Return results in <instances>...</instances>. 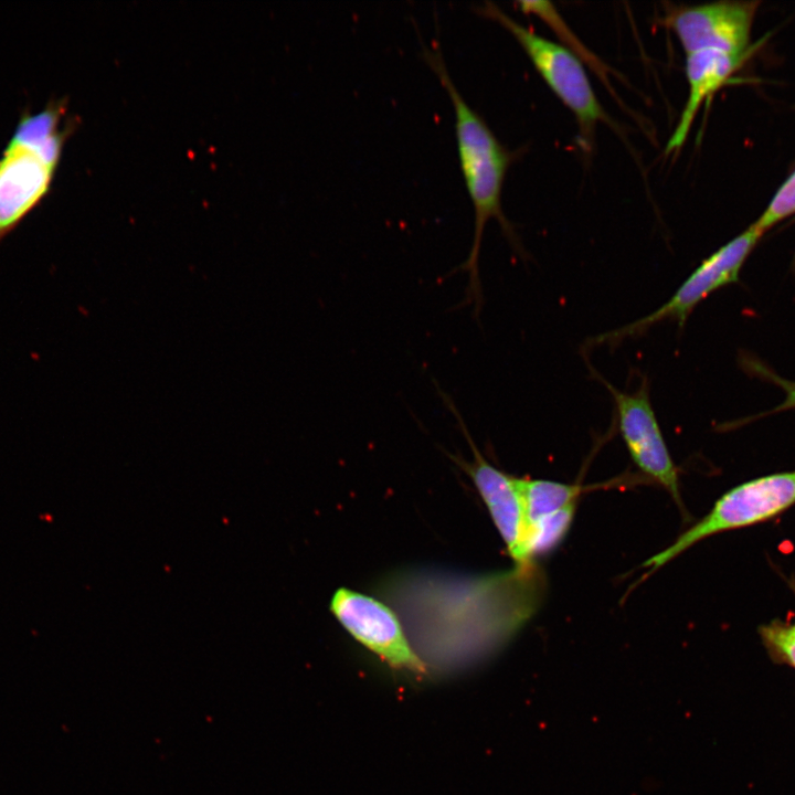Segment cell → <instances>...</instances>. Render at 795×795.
I'll return each mask as SVG.
<instances>
[{"mask_svg":"<svg viewBox=\"0 0 795 795\" xmlns=\"http://www.w3.org/2000/svg\"><path fill=\"white\" fill-rule=\"evenodd\" d=\"M399 602L425 655L478 658L505 646L538 612L547 577L538 563L484 576L400 581Z\"/></svg>","mask_w":795,"mask_h":795,"instance_id":"1","label":"cell"},{"mask_svg":"<svg viewBox=\"0 0 795 795\" xmlns=\"http://www.w3.org/2000/svg\"><path fill=\"white\" fill-rule=\"evenodd\" d=\"M422 54L447 92L454 108L459 166L474 208L475 219L469 254L451 274L458 271L468 273L465 298L457 307L474 305L473 314L478 319L484 304L478 264L484 230L488 222L491 219L497 220L511 245L520 248L515 230L501 209L504 181L513 156L458 91L448 73L442 53L422 45Z\"/></svg>","mask_w":795,"mask_h":795,"instance_id":"2","label":"cell"},{"mask_svg":"<svg viewBox=\"0 0 795 795\" xmlns=\"http://www.w3.org/2000/svg\"><path fill=\"white\" fill-rule=\"evenodd\" d=\"M65 99H52L38 113L22 114L0 156V242L49 193L63 146L73 131Z\"/></svg>","mask_w":795,"mask_h":795,"instance_id":"3","label":"cell"},{"mask_svg":"<svg viewBox=\"0 0 795 795\" xmlns=\"http://www.w3.org/2000/svg\"><path fill=\"white\" fill-rule=\"evenodd\" d=\"M795 505V470L762 476L723 494L712 509L644 564L651 573L711 536L774 518Z\"/></svg>","mask_w":795,"mask_h":795,"instance_id":"4","label":"cell"},{"mask_svg":"<svg viewBox=\"0 0 795 795\" xmlns=\"http://www.w3.org/2000/svg\"><path fill=\"white\" fill-rule=\"evenodd\" d=\"M475 9L480 15L497 21L513 35L542 80L574 114L582 134L589 135L598 121L608 120L575 54L515 21L490 1Z\"/></svg>","mask_w":795,"mask_h":795,"instance_id":"5","label":"cell"},{"mask_svg":"<svg viewBox=\"0 0 795 795\" xmlns=\"http://www.w3.org/2000/svg\"><path fill=\"white\" fill-rule=\"evenodd\" d=\"M762 236L753 224L750 225L703 259L664 305L645 317L594 337L589 347L617 344L625 339L642 336L651 326L666 320L675 321L682 328L699 303L717 289L739 279L743 264Z\"/></svg>","mask_w":795,"mask_h":795,"instance_id":"6","label":"cell"},{"mask_svg":"<svg viewBox=\"0 0 795 795\" xmlns=\"http://www.w3.org/2000/svg\"><path fill=\"white\" fill-rule=\"evenodd\" d=\"M598 378L613 396L619 433L634 464L662 486L682 508L678 468L651 406L647 381H643L635 392H624Z\"/></svg>","mask_w":795,"mask_h":795,"instance_id":"7","label":"cell"},{"mask_svg":"<svg viewBox=\"0 0 795 795\" xmlns=\"http://www.w3.org/2000/svg\"><path fill=\"white\" fill-rule=\"evenodd\" d=\"M330 611L352 637L391 667L416 675L426 672L399 618L382 602L341 587L332 595Z\"/></svg>","mask_w":795,"mask_h":795,"instance_id":"8","label":"cell"},{"mask_svg":"<svg viewBox=\"0 0 795 795\" xmlns=\"http://www.w3.org/2000/svg\"><path fill=\"white\" fill-rule=\"evenodd\" d=\"M436 389L446 407L456 417L457 424L473 451L471 463H466L462 458H455V460L466 469L473 479L515 566H528L534 563L528 559L526 553L527 519L519 478L506 474L485 459L470 437L451 396L437 384Z\"/></svg>","mask_w":795,"mask_h":795,"instance_id":"9","label":"cell"},{"mask_svg":"<svg viewBox=\"0 0 795 795\" xmlns=\"http://www.w3.org/2000/svg\"><path fill=\"white\" fill-rule=\"evenodd\" d=\"M759 4V1H718L674 8L666 21L686 54L719 51L745 55Z\"/></svg>","mask_w":795,"mask_h":795,"instance_id":"10","label":"cell"},{"mask_svg":"<svg viewBox=\"0 0 795 795\" xmlns=\"http://www.w3.org/2000/svg\"><path fill=\"white\" fill-rule=\"evenodd\" d=\"M745 55L719 51H699L686 54L688 98L678 124L667 141L665 151L670 153L685 144L701 105L716 93L734 73Z\"/></svg>","mask_w":795,"mask_h":795,"instance_id":"11","label":"cell"},{"mask_svg":"<svg viewBox=\"0 0 795 795\" xmlns=\"http://www.w3.org/2000/svg\"><path fill=\"white\" fill-rule=\"evenodd\" d=\"M527 524L577 502L582 487L547 479L519 478Z\"/></svg>","mask_w":795,"mask_h":795,"instance_id":"12","label":"cell"},{"mask_svg":"<svg viewBox=\"0 0 795 795\" xmlns=\"http://www.w3.org/2000/svg\"><path fill=\"white\" fill-rule=\"evenodd\" d=\"M576 505H569L527 524L524 547L530 561L536 562L538 556L552 552L563 542L574 520Z\"/></svg>","mask_w":795,"mask_h":795,"instance_id":"13","label":"cell"},{"mask_svg":"<svg viewBox=\"0 0 795 795\" xmlns=\"http://www.w3.org/2000/svg\"><path fill=\"white\" fill-rule=\"evenodd\" d=\"M760 635L768 654L776 661L795 668V623L774 621L761 626Z\"/></svg>","mask_w":795,"mask_h":795,"instance_id":"14","label":"cell"},{"mask_svg":"<svg viewBox=\"0 0 795 795\" xmlns=\"http://www.w3.org/2000/svg\"><path fill=\"white\" fill-rule=\"evenodd\" d=\"M795 213V170L784 181L753 225L764 234L775 224Z\"/></svg>","mask_w":795,"mask_h":795,"instance_id":"15","label":"cell"},{"mask_svg":"<svg viewBox=\"0 0 795 795\" xmlns=\"http://www.w3.org/2000/svg\"><path fill=\"white\" fill-rule=\"evenodd\" d=\"M773 379L785 392L784 401L775 409V411L795 409V382L777 377H773Z\"/></svg>","mask_w":795,"mask_h":795,"instance_id":"16","label":"cell"},{"mask_svg":"<svg viewBox=\"0 0 795 795\" xmlns=\"http://www.w3.org/2000/svg\"><path fill=\"white\" fill-rule=\"evenodd\" d=\"M794 591H795V586H794Z\"/></svg>","mask_w":795,"mask_h":795,"instance_id":"17","label":"cell"}]
</instances>
